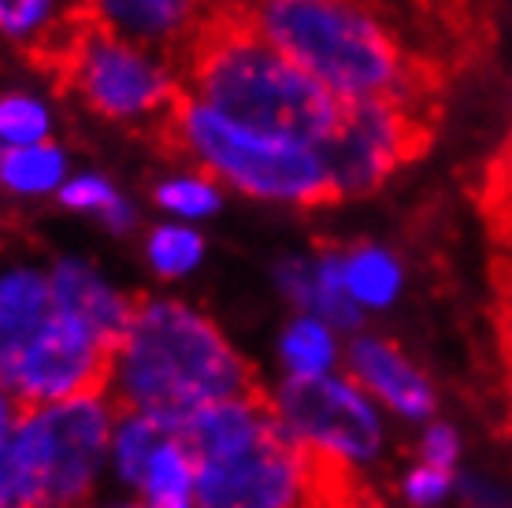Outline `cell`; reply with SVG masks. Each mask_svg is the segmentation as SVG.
Listing matches in <instances>:
<instances>
[{"instance_id": "10", "label": "cell", "mask_w": 512, "mask_h": 508, "mask_svg": "<svg viewBox=\"0 0 512 508\" xmlns=\"http://www.w3.org/2000/svg\"><path fill=\"white\" fill-rule=\"evenodd\" d=\"M275 405L297 442L320 445L349 460L375 457L383 445L379 416L353 379H290L275 394Z\"/></svg>"}, {"instance_id": "3", "label": "cell", "mask_w": 512, "mask_h": 508, "mask_svg": "<svg viewBox=\"0 0 512 508\" xmlns=\"http://www.w3.org/2000/svg\"><path fill=\"white\" fill-rule=\"evenodd\" d=\"M182 67L193 101L275 138L320 149L342 119V104L260 38L227 0L216 23L182 56Z\"/></svg>"}, {"instance_id": "19", "label": "cell", "mask_w": 512, "mask_h": 508, "mask_svg": "<svg viewBox=\"0 0 512 508\" xmlns=\"http://www.w3.org/2000/svg\"><path fill=\"white\" fill-rule=\"evenodd\" d=\"M153 208L164 219H175V223H208L223 212V201H227V190L219 186L216 178L197 171V167H171L153 182Z\"/></svg>"}, {"instance_id": "22", "label": "cell", "mask_w": 512, "mask_h": 508, "mask_svg": "<svg viewBox=\"0 0 512 508\" xmlns=\"http://www.w3.org/2000/svg\"><path fill=\"white\" fill-rule=\"evenodd\" d=\"M141 253H145V264L156 279L175 282L193 275L197 267L205 264L208 242L205 234L190 223H175V219H160L145 230V242H141Z\"/></svg>"}, {"instance_id": "15", "label": "cell", "mask_w": 512, "mask_h": 508, "mask_svg": "<svg viewBox=\"0 0 512 508\" xmlns=\"http://www.w3.org/2000/svg\"><path fill=\"white\" fill-rule=\"evenodd\" d=\"M82 26V0H0V45L41 64H56Z\"/></svg>"}, {"instance_id": "16", "label": "cell", "mask_w": 512, "mask_h": 508, "mask_svg": "<svg viewBox=\"0 0 512 508\" xmlns=\"http://www.w3.org/2000/svg\"><path fill=\"white\" fill-rule=\"evenodd\" d=\"M346 290L360 312H383L405 290V264L383 242H357L342 249Z\"/></svg>"}, {"instance_id": "25", "label": "cell", "mask_w": 512, "mask_h": 508, "mask_svg": "<svg viewBox=\"0 0 512 508\" xmlns=\"http://www.w3.org/2000/svg\"><path fill=\"white\" fill-rule=\"evenodd\" d=\"M453 486H457V471L431 468V464H420V468H412L409 475H405V497L420 508L446 501V497L453 494Z\"/></svg>"}, {"instance_id": "20", "label": "cell", "mask_w": 512, "mask_h": 508, "mask_svg": "<svg viewBox=\"0 0 512 508\" xmlns=\"http://www.w3.org/2000/svg\"><path fill=\"white\" fill-rule=\"evenodd\" d=\"M60 112L49 93L34 86L0 89V145L4 149H26L60 141Z\"/></svg>"}, {"instance_id": "28", "label": "cell", "mask_w": 512, "mask_h": 508, "mask_svg": "<svg viewBox=\"0 0 512 508\" xmlns=\"http://www.w3.org/2000/svg\"><path fill=\"white\" fill-rule=\"evenodd\" d=\"M23 412H26V408L19 405V401L12 397V390L0 382V449H4V445H8V438L15 434V423H19V416H23Z\"/></svg>"}, {"instance_id": "5", "label": "cell", "mask_w": 512, "mask_h": 508, "mask_svg": "<svg viewBox=\"0 0 512 508\" xmlns=\"http://www.w3.org/2000/svg\"><path fill=\"white\" fill-rule=\"evenodd\" d=\"M52 67L71 101L108 127L164 130L175 104L186 97V67L179 56L97 26H82Z\"/></svg>"}, {"instance_id": "32", "label": "cell", "mask_w": 512, "mask_h": 508, "mask_svg": "<svg viewBox=\"0 0 512 508\" xmlns=\"http://www.w3.org/2000/svg\"><path fill=\"white\" fill-rule=\"evenodd\" d=\"M112 508H141V505H112Z\"/></svg>"}, {"instance_id": "21", "label": "cell", "mask_w": 512, "mask_h": 508, "mask_svg": "<svg viewBox=\"0 0 512 508\" xmlns=\"http://www.w3.org/2000/svg\"><path fill=\"white\" fill-rule=\"evenodd\" d=\"M279 353L290 379H323L338 364V331L327 319L297 312L282 331Z\"/></svg>"}, {"instance_id": "8", "label": "cell", "mask_w": 512, "mask_h": 508, "mask_svg": "<svg viewBox=\"0 0 512 508\" xmlns=\"http://www.w3.org/2000/svg\"><path fill=\"white\" fill-rule=\"evenodd\" d=\"M420 141L416 104L405 101H360L342 104L334 134L320 145L334 201L368 197L412 160Z\"/></svg>"}, {"instance_id": "4", "label": "cell", "mask_w": 512, "mask_h": 508, "mask_svg": "<svg viewBox=\"0 0 512 508\" xmlns=\"http://www.w3.org/2000/svg\"><path fill=\"white\" fill-rule=\"evenodd\" d=\"M164 141L190 167L212 175L227 193L275 208H316L334 201L327 164L316 145L286 141L193 101L175 104L164 123Z\"/></svg>"}, {"instance_id": "26", "label": "cell", "mask_w": 512, "mask_h": 508, "mask_svg": "<svg viewBox=\"0 0 512 508\" xmlns=\"http://www.w3.org/2000/svg\"><path fill=\"white\" fill-rule=\"evenodd\" d=\"M420 453H423V464L453 471L457 468V457H461V438H457V431L446 427V423H431L427 434H423Z\"/></svg>"}, {"instance_id": "1", "label": "cell", "mask_w": 512, "mask_h": 508, "mask_svg": "<svg viewBox=\"0 0 512 508\" xmlns=\"http://www.w3.org/2000/svg\"><path fill=\"white\" fill-rule=\"evenodd\" d=\"M264 390L219 323L179 297H138L116 349L108 401L116 416H149L179 431L216 401Z\"/></svg>"}, {"instance_id": "33", "label": "cell", "mask_w": 512, "mask_h": 508, "mask_svg": "<svg viewBox=\"0 0 512 508\" xmlns=\"http://www.w3.org/2000/svg\"><path fill=\"white\" fill-rule=\"evenodd\" d=\"M0 156H4V145H0Z\"/></svg>"}, {"instance_id": "6", "label": "cell", "mask_w": 512, "mask_h": 508, "mask_svg": "<svg viewBox=\"0 0 512 508\" xmlns=\"http://www.w3.org/2000/svg\"><path fill=\"white\" fill-rule=\"evenodd\" d=\"M108 397L26 408L8 442L19 508H78L90 497L112 442Z\"/></svg>"}, {"instance_id": "17", "label": "cell", "mask_w": 512, "mask_h": 508, "mask_svg": "<svg viewBox=\"0 0 512 508\" xmlns=\"http://www.w3.org/2000/svg\"><path fill=\"white\" fill-rule=\"evenodd\" d=\"M71 171L75 167H71V153H67L64 141L4 149V156H0V190L15 197V201L60 197Z\"/></svg>"}, {"instance_id": "31", "label": "cell", "mask_w": 512, "mask_h": 508, "mask_svg": "<svg viewBox=\"0 0 512 508\" xmlns=\"http://www.w3.org/2000/svg\"><path fill=\"white\" fill-rule=\"evenodd\" d=\"M505 353H509V375H512V334H505Z\"/></svg>"}, {"instance_id": "29", "label": "cell", "mask_w": 512, "mask_h": 508, "mask_svg": "<svg viewBox=\"0 0 512 508\" xmlns=\"http://www.w3.org/2000/svg\"><path fill=\"white\" fill-rule=\"evenodd\" d=\"M12 442V438H8ZM0 508H19V490H15V471L8 445L0 449Z\"/></svg>"}, {"instance_id": "14", "label": "cell", "mask_w": 512, "mask_h": 508, "mask_svg": "<svg viewBox=\"0 0 512 508\" xmlns=\"http://www.w3.org/2000/svg\"><path fill=\"white\" fill-rule=\"evenodd\" d=\"M52 312H56V305H52L45 267H0V382L8 379V371L19 364V356L45 331Z\"/></svg>"}, {"instance_id": "9", "label": "cell", "mask_w": 512, "mask_h": 508, "mask_svg": "<svg viewBox=\"0 0 512 508\" xmlns=\"http://www.w3.org/2000/svg\"><path fill=\"white\" fill-rule=\"evenodd\" d=\"M197 508H301V442L275 423L223 457L201 460Z\"/></svg>"}, {"instance_id": "11", "label": "cell", "mask_w": 512, "mask_h": 508, "mask_svg": "<svg viewBox=\"0 0 512 508\" xmlns=\"http://www.w3.org/2000/svg\"><path fill=\"white\" fill-rule=\"evenodd\" d=\"M219 12L223 0H82L86 26L171 52L179 60L216 23Z\"/></svg>"}, {"instance_id": "30", "label": "cell", "mask_w": 512, "mask_h": 508, "mask_svg": "<svg viewBox=\"0 0 512 508\" xmlns=\"http://www.w3.org/2000/svg\"><path fill=\"white\" fill-rule=\"evenodd\" d=\"M141 508H193L186 497H153L149 505H141Z\"/></svg>"}, {"instance_id": "2", "label": "cell", "mask_w": 512, "mask_h": 508, "mask_svg": "<svg viewBox=\"0 0 512 508\" xmlns=\"http://www.w3.org/2000/svg\"><path fill=\"white\" fill-rule=\"evenodd\" d=\"M231 8L338 104H416L420 67L375 0H242Z\"/></svg>"}, {"instance_id": "23", "label": "cell", "mask_w": 512, "mask_h": 508, "mask_svg": "<svg viewBox=\"0 0 512 508\" xmlns=\"http://www.w3.org/2000/svg\"><path fill=\"white\" fill-rule=\"evenodd\" d=\"M305 316L327 319L334 331H357L364 312L353 305L342 275V249H320L312 253V301Z\"/></svg>"}, {"instance_id": "24", "label": "cell", "mask_w": 512, "mask_h": 508, "mask_svg": "<svg viewBox=\"0 0 512 508\" xmlns=\"http://www.w3.org/2000/svg\"><path fill=\"white\" fill-rule=\"evenodd\" d=\"M116 423V468L127 483L141 486L153 453L179 431H171V427L149 420V416H116Z\"/></svg>"}, {"instance_id": "34", "label": "cell", "mask_w": 512, "mask_h": 508, "mask_svg": "<svg viewBox=\"0 0 512 508\" xmlns=\"http://www.w3.org/2000/svg\"><path fill=\"white\" fill-rule=\"evenodd\" d=\"M231 4H242V0H231Z\"/></svg>"}, {"instance_id": "18", "label": "cell", "mask_w": 512, "mask_h": 508, "mask_svg": "<svg viewBox=\"0 0 512 508\" xmlns=\"http://www.w3.org/2000/svg\"><path fill=\"white\" fill-rule=\"evenodd\" d=\"M56 201L64 204L67 212H75V216L97 219L112 234H134L141 223L138 204L130 201L127 190L119 186L116 178H108L104 171H93V167L71 171V178L64 182Z\"/></svg>"}, {"instance_id": "7", "label": "cell", "mask_w": 512, "mask_h": 508, "mask_svg": "<svg viewBox=\"0 0 512 508\" xmlns=\"http://www.w3.org/2000/svg\"><path fill=\"white\" fill-rule=\"evenodd\" d=\"M116 349L119 345L90 331L86 323L52 312L45 331L8 371L4 386L23 408L108 397L116 379Z\"/></svg>"}, {"instance_id": "35", "label": "cell", "mask_w": 512, "mask_h": 508, "mask_svg": "<svg viewBox=\"0 0 512 508\" xmlns=\"http://www.w3.org/2000/svg\"><path fill=\"white\" fill-rule=\"evenodd\" d=\"M372 508H383V505H372Z\"/></svg>"}, {"instance_id": "12", "label": "cell", "mask_w": 512, "mask_h": 508, "mask_svg": "<svg viewBox=\"0 0 512 508\" xmlns=\"http://www.w3.org/2000/svg\"><path fill=\"white\" fill-rule=\"evenodd\" d=\"M45 271H49V290L56 312L86 323L90 331H97L112 345L123 342L138 297L123 293L116 282L104 279L101 271L90 260H82V256H56Z\"/></svg>"}, {"instance_id": "27", "label": "cell", "mask_w": 512, "mask_h": 508, "mask_svg": "<svg viewBox=\"0 0 512 508\" xmlns=\"http://www.w3.org/2000/svg\"><path fill=\"white\" fill-rule=\"evenodd\" d=\"M498 297H501V316H505V334H512V227L505 234L498 260Z\"/></svg>"}, {"instance_id": "13", "label": "cell", "mask_w": 512, "mask_h": 508, "mask_svg": "<svg viewBox=\"0 0 512 508\" xmlns=\"http://www.w3.org/2000/svg\"><path fill=\"white\" fill-rule=\"evenodd\" d=\"M346 368L364 394L383 397L386 405L409 420H427L435 412V390L427 375L390 338L357 334L346 349Z\"/></svg>"}]
</instances>
